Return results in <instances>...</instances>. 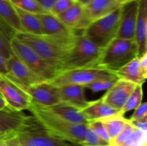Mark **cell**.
Returning <instances> with one entry per match:
<instances>
[{
	"mask_svg": "<svg viewBox=\"0 0 147 146\" xmlns=\"http://www.w3.org/2000/svg\"><path fill=\"white\" fill-rule=\"evenodd\" d=\"M46 132L62 141L81 143L84 140L87 126L67 121L32 101L28 109Z\"/></svg>",
	"mask_w": 147,
	"mask_h": 146,
	"instance_id": "cell-1",
	"label": "cell"
},
{
	"mask_svg": "<svg viewBox=\"0 0 147 146\" xmlns=\"http://www.w3.org/2000/svg\"><path fill=\"white\" fill-rule=\"evenodd\" d=\"M14 37L31 47L42 58L62 71L67 51L73 41H66L47 35H37L28 32H16Z\"/></svg>",
	"mask_w": 147,
	"mask_h": 146,
	"instance_id": "cell-2",
	"label": "cell"
},
{
	"mask_svg": "<svg viewBox=\"0 0 147 146\" xmlns=\"http://www.w3.org/2000/svg\"><path fill=\"white\" fill-rule=\"evenodd\" d=\"M136 57L138 47L135 40L115 38L101 50L96 67L115 73Z\"/></svg>",
	"mask_w": 147,
	"mask_h": 146,
	"instance_id": "cell-3",
	"label": "cell"
},
{
	"mask_svg": "<svg viewBox=\"0 0 147 146\" xmlns=\"http://www.w3.org/2000/svg\"><path fill=\"white\" fill-rule=\"evenodd\" d=\"M64 143L50 136L35 117L28 115L11 137L0 143L6 146H62Z\"/></svg>",
	"mask_w": 147,
	"mask_h": 146,
	"instance_id": "cell-4",
	"label": "cell"
},
{
	"mask_svg": "<svg viewBox=\"0 0 147 146\" xmlns=\"http://www.w3.org/2000/svg\"><path fill=\"white\" fill-rule=\"evenodd\" d=\"M101 50L83 33L76 34L67 51L61 72L83 67H96Z\"/></svg>",
	"mask_w": 147,
	"mask_h": 146,
	"instance_id": "cell-5",
	"label": "cell"
},
{
	"mask_svg": "<svg viewBox=\"0 0 147 146\" xmlns=\"http://www.w3.org/2000/svg\"><path fill=\"white\" fill-rule=\"evenodd\" d=\"M121 7L91 21L82 33L100 49L104 48L116 38L119 28Z\"/></svg>",
	"mask_w": 147,
	"mask_h": 146,
	"instance_id": "cell-6",
	"label": "cell"
},
{
	"mask_svg": "<svg viewBox=\"0 0 147 146\" xmlns=\"http://www.w3.org/2000/svg\"><path fill=\"white\" fill-rule=\"evenodd\" d=\"M10 47L13 54L22 61L32 71L45 81H51L60 73L31 47L15 37L10 40Z\"/></svg>",
	"mask_w": 147,
	"mask_h": 146,
	"instance_id": "cell-7",
	"label": "cell"
},
{
	"mask_svg": "<svg viewBox=\"0 0 147 146\" xmlns=\"http://www.w3.org/2000/svg\"><path fill=\"white\" fill-rule=\"evenodd\" d=\"M113 74H115L111 72L98 67H83L61 72L48 82L55 87L67 84H77L83 87L95 80Z\"/></svg>",
	"mask_w": 147,
	"mask_h": 146,
	"instance_id": "cell-8",
	"label": "cell"
},
{
	"mask_svg": "<svg viewBox=\"0 0 147 146\" xmlns=\"http://www.w3.org/2000/svg\"><path fill=\"white\" fill-rule=\"evenodd\" d=\"M0 94L7 107L16 111L28 110L32 103L27 93L8 77L1 74H0Z\"/></svg>",
	"mask_w": 147,
	"mask_h": 146,
	"instance_id": "cell-9",
	"label": "cell"
},
{
	"mask_svg": "<svg viewBox=\"0 0 147 146\" xmlns=\"http://www.w3.org/2000/svg\"><path fill=\"white\" fill-rule=\"evenodd\" d=\"M11 80L27 93L32 101L39 105L49 107L60 102L57 87L48 82H43L34 85H25L13 80Z\"/></svg>",
	"mask_w": 147,
	"mask_h": 146,
	"instance_id": "cell-10",
	"label": "cell"
},
{
	"mask_svg": "<svg viewBox=\"0 0 147 146\" xmlns=\"http://www.w3.org/2000/svg\"><path fill=\"white\" fill-rule=\"evenodd\" d=\"M6 62L7 74L5 75L14 81L25 85H34L47 82L32 71L15 54H11V57L6 60Z\"/></svg>",
	"mask_w": 147,
	"mask_h": 146,
	"instance_id": "cell-11",
	"label": "cell"
},
{
	"mask_svg": "<svg viewBox=\"0 0 147 146\" xmlns=\"http://www.w3.org/2000/svg\"><path fill=\"white\" fill-rule=\"evenodd\" d=\"M138 0H133L121 6L119 28L116 38L135 40Z\"/></svg>",
	"mask_w": 147,
	"mask_h": 146,
	"instance_id": "cell-12",
	"label": "cell"
},
{
	"mask_svg": "<svg viewBox=\"0 0 147 146\" xmlns=\"http://www.w3.org/2000/svg\"><path fill=\"white\" fill-rule=\"evenodd\" d=\"M136 85L133 82L119 79L109 90L106 91L101 99L105 103L119 112Z\"/></svg>",
	"mask_w": 147,
	"mask_h": 146,
	"instance_id": "cell-13",
	"label": "cell"
},
{
	"mask_svg": "<svg viewBox=\"0 0 147 146\" xmlns=\"http://www.w3.org/2000/svg\"><path fill=\"white\" fill-rule=\"evenodd\" d=\"M27 117L22 111H16L9 107L0 110V143L11 137Z\"/></svg>",
	"mask_w": 147,
	"mask_h": 146,
	"instance_id": "cell-14",
	"label": "cell"
},
{
	"mask_svg": "<svg viewBox=\"0 0 147 146\" xmlns=\"http://www.w3.org/2000/svg\"><path fill=\"white\" fill-rule=\"evenodd\" d=\"M41 22L43 34L60 40L72 41L77 33L66 27L57 17L50 14H37Z\"/></svg>",
	"mask_w": 147,
	"mask_h": 146,
	"instance_id": "cell-15",
	"label": "cell"
},
{
	"mask_svg": "<svg viewBox=\"0 0 147 146\" xmlns=\"http://www.w3.org/2000/svg\"><path fill=\"white\" fill-rule=\"evenodd\" d=\"M135 41L139 57L147 52V0H138Z\"/></svg>",
	"mask_w": 147,
	"mask_h": 146,
	"instance_id": "cell-16",
	"label": "cell"
},
{
	"mask_svg": "<svg viewBox=\"0 0 147 146\" xmlns=\"http://www.w3.org/2000/svg\"><path fill=\"white\" fill-rule=\"evenodd\" d=\"M57 17L66 27L76 32L78 30L83 31L88 25V23L85 19L83 6L77 1H75L71 7Z\"/></svg>",
	"mask_w": 147,
	"mask_h": 146,
	"instance_id": "cell-17",
	"label": "cell"
},
{
	"mask_svg": "<svg viewBox=\"0 0 147 146\" xmlns=\"http://www.w3.org/2000/svg\"><path fill=\"white\" fill-rule=\"evenodd\" d=\"M57 89L61 102L67 103L81 110L88 102L85 97V88L83 86L67 84L57 87Z\"/></svg>",
	"mask_w": 147,
	"mask_h": 146,
	"instance_id": "cell-18",
	"label": "cell"
},
{
	"mask_svg": "<svg viewBox=\"0 0 147 146\" xmlns=\"http://www.w3.org/2000/svg\"><path fill=\"white\" fill-rule=\"evenodd\" d=\"M119 7L115 0H91L83 7L85 19L89 24L91 21L107 15Z\"/></svg>",
	"mask_w": 147,
	"mask_h": 146,
	"instance_id": "cell-19",
	"label": "cell"
},
{
	"mask_svg": "<svg viewBox=\"0 0 147 146\" xmlns=\"http://www.w3.org/2000/svg\"><path fill=\"white\" fill-rule=\"evenodd\" d=\"M42 107L45 110L70 123L85 125H87L88 123V120L83 115V113H81L79 109L67 103L60 102L57 104L49 107Z\"/></svg>",
	"mask_w": 147,
	"mask_h": 146,
	"instance_id": "cell-20",
	"label": "cell"
},
{
	"mask_svg": "<svg viewBox=\"0 0 147 146\" xmlns=\"http://www.w3.org/2000/svg\"><path fill=\"white\" fill-rule=\"evenodd\" d=\"M88 121L98 120L102 117L119 113L113 107L105 103L101 98L93 101H88L84 107L80 110Z\"/></svg>",
	"mask_w": 147,
	"mask_h": 146,
	"instance_id": "cell-21",
	"label": "cell"
},
{
	"mask_svg": "<svg viewBox=\"0 0 147 146\" xmlns=\"http://www.w3.org/2000/svg\"><path fill=\"white\" fill-rule=\"evenodd\" d=\"M0 19L15 32H24L15 7L10 0H0Z\"/></svg>",
	"mask_w": 147,
	"mask_h": 146,
	"instance_id": "cell-22",
	"label": "cell"
},
{
	"mask_svg": "<svg viewBox=\"0 0 147 146\" xmlns=\"http://www.w3.org/2000/svg\"><path fill=\"white\" fill-rule=\"evenodd\" d=\"M114 74L119 79L131 82L136 84H143L146 81V79L144 78L139 72L138 57L125 64Z\"/></svg>",
	"mask_w": 147,
	"mask_h": 146,
	"instance_id": "cell-23",
	"label": "cell"
},
{
	"mask_svg": "<svg viewBox=\"0 0 147 146\" xmlns=\"http://www.w3.org/2000/svg\"><path fill=\"white\" fill-rule=\"evenodd\" d=\"M98 120L103 124L111 141L123 130L126 123L129 121V119H126L123 115L121 114L119 112L115 114L98 119Z\"/></svg>",
	"mask_w": 147,
	"mask_h": 146,
	"instance_id": "cell-24",
	"label": "cell"
},
{
	"mask_svg": "<svg viewBox=\"0 0 147 146\" xmlns=\"http://www.w3.org/2000/svg\"><path fill=\"white\" fill-rule=\"evenodd\" d=\"M15 9L17 10L22 26L24 30V32L37 34V35H43L41 22L37 14L23 11L17 7H15Z\"/></svg>",
	"mask_w": 147,
	"mask_h": 146,
	"instance_id": "cell-25",
	"label": "cell"
},
{
	"mask_svg": "<svg viewBox=\"0 0 147 146\" xmlns=\"http://www.w3.org/2000/svg\"><path fill=\"white\" fill-rule=\"evenodd\" d=\"M15 31L0 19V54L6 60L13 54L10 40L15 35Z\"/></svg>",
	"mask_w": 147,
	"mask_h": 146,
	"instance_id": "cell-26",
	"label": "cell"
},
{
	"mask_svg": "<svg viewBox=\"0 0 147 146\" xmlns=\"http://www.w3.org/2000/svg\"><path fill=\"white\" fill-rule=\"evenodd\" d=\"M142 98H143L142 84H136L131 94L128 97L125 104L119 110V113L122 115H124L130 110H135L142 103Z\"/></svg>",
	"mask_w": 147,
	"mask_h": 146,
	"instance_id": "cell-27",
	"label": "cell"
},
{
	"mask_svg": "<svg viewBox=\"0 0 147 146\" xmlns=\"http://www.w3.org/2000/svg\"><path fill=\"white\" fill-rule=\"evenodd\" d=\"M119 80L116 74L98 79L91 82L83 86L85 89H89L93 92H100L102 91H107L111 88L116 81Z\"/></svg>",
	"mask_w": 147,
	"mask_h": 146,
	"instance_id": "cell-28",
	"label": "cell"
},
{
	"mask_svg": "<svg viewBox=\"0 0 147 146\" xmlns=\"http://www.w3.org/2000/svg\"><path fill=\"white\" fill-rule=\"evenodd\" d=\"M11 4L17 8L34 14L48 13L45 11L35 0H10Z\"/></svg>",
	"mask_w": 147,
	"mask_h": 146,
	"instance_id": "cell-29",
	"label": "cell"
},
{
	"mask_svg": "<svg viewBox=\"0 0 147 146\" xmlns=\"http://www.w3.org/2000/svg\"><path fill=\"white\" fill-rule=\"evenodd\" d=\"M135 127L131 124V121L129 120L126 123V126L123 130L118 135L117 137H115L113 140L111 141V146H122L128 140L129 137L133 134Z\"/></svg>",
	"mask_w": 147,
	"mask_h": 146,
	"instance_id": "cell-30",
	"label": "cell"
},
{
	"mask_svg": "<svg viewBox=\"0 0 147 146\" xmlns=\"http://www.w3.org/2000/svg\"><path fill=\"white\" fill-rule=\"evenodd\" d=\"M122 146H147V132L135 128L131 136Z\"/></svg>",
	"mask_w": 147,
	"mask_h": 146,
	"instance_id": "cell-31",
	"label": "cell"
},
{
	"mask_svg": "<svg viewBox=\"0 0 147 146\" xmlns=\"http://www.w3.org/2000/svg\"><path fill=\"white\" fill-rule=\"evenodd\" d=\"M87 127H89L100 138L108 142L111 145V138L109 135V133H108L107 130L105 128L103 124L100 120H93L88 121V123L87 124Z\"/></svg>",
	"mask_w": 147,
	"mask_h": 146,
	"instance_id": "cell-32",
	"label": "cell"
},
{
	"mask_svg": "<svg viewBox=\"0 0 147 146\" xmlns=\"http://www.w3.org/2000/svg\"><path fill=\"white\" fill-rule=\"evenodd\" d=\"M80 144L86 146H111L110 143L100 138L88 127L86 128L84 140Z\"/></svg>",
	"mask_w": 147,
	"mask_h": 146,
	"instance_id": "cell-33",
	"label": "cell"
},
{
	"mask_svg": "<svg viewBox=\"0 0 147 146\" xmlns=\"http://www.w3.org/2000/svg\"><path fill=\"white\" fill-rule=\"evenodd\" d=\"M75 1V0H57L50 9L49 13L57 17L71 7Z\"/></svg>",
	"mask_w": 147,
	"mask_h": 146,
	"instance_id": "cell-34",
	"label": "cell"
},
{
	"mask_svg": "<svg viewBox=\"0 0 147 146\" xmlns=\"http://www.w3.org/2000/svg\"><path fill=\"white\" fill-rule=\"evenodd\" d=\"M147 118V104L146 102L141 103L134 110L133 115H131L130 120H143Z\"/></svg>",
	"mask_w": 147,
	"mask_h": 146,
	"instance_id": "cell-35",
	"label": "cell"
},
{
	"mask_svg": "<svg viewBox=\"0 0 147 146\" xmlns=\"http://www.w3.org/2000/svg\"><path fill=\"white\" fill-rule=\"evenodd\" d=\"M139 58V72L144 78L147 77V52L144 54Z\"/></svg>",
	"mask_w": 147,
	"mask_h": 146,
	"instance_id": "cell-36",
	"label": "cell"
},
{
	"mask_svg": "<svg viewBox=\"0 0 147 146\" xmlns=\"http://www.w3.org/2000/svg\"><path fill=\"white\" fill-rule=\"evenodd\" d=\"M130 121L136 129L147 132V118L143 119V120H133V121L130 120Z\"/></svg>",
	"mask_w": 147,
	"mask_h": 146,
	"instance_id": "cell-37",
	"label": "cell"
},
{
	"mask_svg": "<svg viewBox=\"0 0 147 146\" xmlns=\"http://www.w3.org/2000/svg\"><path fill=\"white\" fill-rule=\"evenodd\" d=\"M35 1L41 6V7L45 11L49 13L50 9L52 8L53 4L57 0H35Z\"/></svg>",
	"mask_w": 147,
	"mask_h": 146,
	"instance_id": "cell-38",
	"label": "cell"
},
{
	"mask_svg": "<svg viewBox=\"0 0 147 146\" xmlns=\"http://www.w3.org/2000/svg\"><path fill=\"white\" fill-rule=\"evenodd\" d=\"M0 74H4V75L7 74L6 60L1 55V54H0Z\"/></svg>",
	"mask_w": 147,
	"mask_h": 146,
	"instance_id": "cell-39",
	"label": "cell"
},
{
	"mask_svg": "<svg viewBox=\"0 0 147 146\" xmlns=\"http://www.w3.org/2000/svg\"><path fill=\"white\" fill-rule=\"evenodd\" d=\"M7 108V104H6L5 101L4 100L3 97L0 94V110H4V109Z\"/></svg>",
	"mask_w": 147,
	"mask_h": 146,
	"instance_id": "cell-40",
	"label": "cell"
},
{
	"mask_svg": "<svg viewBox=\"0 0 147 146\" xmlns=\"http://www.w3.org/2000/svg\"><path fill=\"white\" fill-rule=\"evenodd\" d=\"M62 146H86L80 144V143H68V142H65Z\"/></svg>",
	"mask_w": 147,
	"mask_h": 146,
	"instance_id": "cell-41",
	"label": "cell"
},
{
	"mask_svg": "<svg viewBox=\"0 0 147 146\" xmlns=\"http://www.w3.org/2000/svg\"><path fill=\"white\" fill-rule=\"evenodd\" d=\"M115 1H116V4L121 7V6L123 5V4H126V3L130 2V1H133V0H115Z\"/></svg>",
	"mask_w": 147,
	"mask_h": 146,
	"instance_id": "cell-42",
	"label": "cell"
},
{
	"mask_svg": "<svg viewBox=\"0 0 147 146\" xmlns=\"http://www.w3.org/2000/svg\"><path fill=\"white\" fill-rule=\"evenodd\" d=\"M76 1L78 2L79 4H80L81 5H83L84 7L85 5H86L87 4H88L91 0H75Z\"/></svg>",
	"mask_w": 147,
	"mask_h": 146,
	"instance_id": "cell-43",
	"label": "cell"
},
{
	"mask_svg": "<svg viewBox=\"0 0 147 146\" xmlns=\"http://www.w3.org/2000/svg\"><path fill=\"white\" fill-rule=\"evenodd\" d=\"M0 146H6V145H5L2 144V143H0Z\"/></svg>",
	"mask_w": 147,
	"mask_h": 146,
	"instance_id": "cell-44",
	"label": "cell"
}]
</instances>
